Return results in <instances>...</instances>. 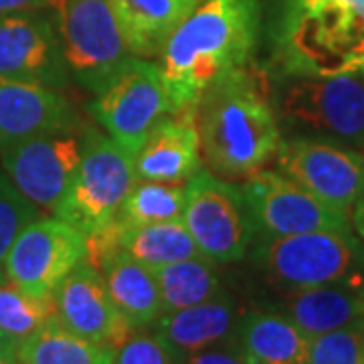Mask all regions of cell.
<instances>
[{
    "label": "cell",
    "instance_id": "cell-1",
    "mask_svg": "<svg viewBox=\"0 0 364 364\" xmlns=\"http://www.w3.org/2000/svg\"><path fill=\"white\" fill-rule=\"evenodd\" d=\"M257 33L259 0H203L158 55L172 109L196 107L215 83L247 69Z\"/></svg>",
    "mask_w": 364,
    "mask_h": 364
},
{
    "label": "cell",
    "instance_id": "cell-17",
    "mask_svg": "<svg viewBox=\"0 0 364 364\" xmlns=\"http://www.w3.org/2000/svg\"><path fill=\"white\" fill-rule=\"evenodd\" d=\"M138 181L186 182L203 168L196 107L166 116L134 158Z\"/></svg>",
    "mask_w": 364,
    "mask_h": 364
},
{
    "label": "cell",
    "instance_id": "cell-14",
    "mask_svg": "<svg viewBox=\"0 0 364 364\" xmlns=\"http://www.w3.org/2000/svg\"><path fill=\"white\" fill-rule=\"evenodd\" d=\"M0 77L63 90L71 81L53 14L43 11L0 16Z\"/></svg>",
    "mask_w": 364,
    "mask_h": 364
},
{
    "label": "cell",
    "instance_id": "cell-15",
    "mask_svg": "<svg viewBox=\"0 0 364 364\" xmlns=\"http://www.w3.org/2000/svg\"><path fill=\"white\" fill-rule=\"evenodd\" d=\"M55 320L69 332L95 344L119 348L130 338L132 326L119 314L102 273L83 259L53 294Z\"/></svg>",
    "mask_w": 364,
    "mask_h": 364
},
{
    "label": "cell",
    "instance_id": "cell-9",
    "mask_svg": "<svg viewBox=\"0 0 364 364\" xmlns=\"http://www.w3.org/2000/svg\"><path fill=\"white\" fill-rule=\"evenodd\" d=\"M191 237L203 257L231 263L247 255L255 225L241 186L200 168L186 181V205L182 213Z\"/></svg>",
    "mask_w": 364,
    "mask_h": 364
},
{
    "label": "cell",
    "instance_id": "cell-5",
    "mask_svg": "<svg viewBox=\"0 0 364 364\" xmlns=\"http://www.w3.org/2000/svg\"><path fill=\"white\" fill-rule=\"evenodd\" d=\"M253 261L284 291L346 282L364 284V249L352 229L259 235Z\"/></svg>",
    "mask_w": 364,
    "mask_h": 364
},
{
    "label": "cell",
    "instance_id": "cell-29",
    "mask_svg": "<svg viewBox=\"0 0 364 364\" xmlns=\"http://www.w3.org/2000/svg\"><path fill=\"white\" fill-rule=\"evenodd\" d=\"M39 215L41 208L35 203H31L0 170V267L16 235L28 223L39 219Z\"/></svg>",
    "mask_w": 364,
    "mask_h": 364
},
{
    "label": "cell",
    "instance_id": "cell-28",
    "mask_svg": "<svg viewBox=\"0 0 364 364\" xmlns=\"http://www.w3.org/2000/svg\"><path fill=\"white\" fill-rule=\"evenodd\" d=\"M308 364H364V318L310 338Z\"/></svg>",
    "mask_w": 364,
    "mask_h": 364
},
{
    "label": "cell",
    "instance_id": "cell-7",
    "mask_svg": "<svg viewBox=\"0 0 364 364\" xmlns=\"http://www.w3.org/2000/svg\"><path fill=\"white\" fill-rule=\"evenodd\" d=\"M53 21L71 79L100 93L132 55L109 0H51Z\"/></svg>",
    "mask_w": 364,
    "mask_h": 364
},
{
    "label": "cell",
    "instance_id": "cell-27",
    "mask_svg": "<svg viewBox=\"0 0 364 364\" xmlns=\"http://www.w3.org/2000/svg\"><path fill=\"white\" fill-rule=\"evenodd\" d=\"M55 318L53 298H35L11 284L0 282V334L21 344Z\"/></svg>",
    "mask_w": 364,
    "mask_h": 364
},
{
    "label": "cell",
    "instance_id": "cell-39",
    "mask_svg": "<svg viewBox=\"0 0 364 364\" xmlns=\"http://www.w3.org/2000/svg\"><path fill=\"white\" fill-rule=\"evenodd\" d=\"M360 73H363V75H364V69H363V71H360Z\"/></svg>",
    "mask_w": 364,
    "mask_h": 364
},
{
    "label": "cell",
    "instance_id": "cell-24",
    "mask_svg": "<svg viewBox=\"0 0 364 364\" xmlns=\"http://www.w3.org/2000/svg\"><path fill=\"white\" fill-rule=\"evenodd\" d=\"M116 348L69 332L51 318L21 342L18 364H114Z\"/></svg>",
    "mask_w": 364,
    "mask_h": 364
},
{
    "label": "cell",
    "instance_id": "cell-2",
    "mask_svg": "<svg viewBox=\"0 0 364 364\" xmlns=\"http://www.w3.org/2000/svg\"><path fill=\"white\" fill-rule=\"evenodd\" d=\"M200 150L223 178H247L277 152L282 128L267 81L249 69L221 79L196 104Z\"/></svg>",
    "mask_w": 364,
    "mask_h": 364
},
{
    "label": "cell",
    "instance_id": "cell-21",
    "mask_svg": "<svg viewBox=\"0 0 364 364\" xmlns=\"http://www.w3.org/2000/svg\"><path fill=\"white\" fill-rule=\"evenodd\" d=\"M233 344L247 364H308L310 336L277 310L243 314Z\"/></svg>",
    "mask_w": 364,
    "mask_h": 364
},
{
    "label": "cell",
    "instance_id": "cell-20",
    "mask_svg": "<svg viewBox=\"0 0 364 364\" xmlns=\"http://www.w3.org/2000/svg\"><path fill=\"white\" fill-rule=\"evenodd\" d=\"M134 57H158L172 33L195 13L203 0H109Z\"/></svg>",
    "mask_w": 364,
    "mask_h": 364
},
{
    "label": "cell",
    "instance_id": "cell-18",
    "mask_svg": "<svg viewBox=\"0 0 364 364\" xmlns=\"http://www.w3.org/2000/svg\"><path fill=\"white\" fill-rule=\"evenodd\" d=\"M239 318L233 301L219 296L191 308L162 312L156 320V334L181 360L193 352L231 342Z\"/></svg>",
    "mask_w": 364,
    "mask_h": 364
},
{
    "label": "cell",
    "instance_id": "cell-26",
    "mask_svg": "<svg viewBox=\"0 0 364 364\" xmlns=\"http://www.w3.org/2000/svg\"><path fill=\"white\" fill-rule=\"evenodd\" d=\"M186 205V184L182 182L136 181L117 210L116 221L124 225L182 219Z\"/></svg>",
    "mask_w": 364,
    "mask_h": 364
},
{
    "label": "cell",
    "instance_id": "cell-34",
    "mask_svg": "<svg viewBox=\"0 0 364 364\" xmlns=\"http://www.w3.org/2000/svg\"><path fill=\"white\" fill-rule=\"evenodd\" d=\"M18 346L21 344H16L14 340L0 334V364L18 363Z\"/></svg>",
    "mask_w": 364,
    "mask_h": 364
},
{
    "label": "cell",
    "instance_id": "cell-13",
    "mask_svg": "<svg viewBox=\"0 0 364 364\" xmlns=\"http://www.w3.org/2000/svg\"><path fill=\"white\" fill-rule=\"evenodd\" d=\"M83 130L51 132L0 154L2 172L41 210H53L77 170Z\"/></svg>",
    "mask_w": 364,
    "mask_h": 364
},
{
    "label": "cell",
    "instance_id": "cell-35",
    "mask_svg": "<svg viewBox=\"0 0 364 364\" xmlns=\"http://www.w3.org/2000/svg\"><path fill=\"white\" fill-rule=\"evenodd\" d=\"M0 282H4V269L0 267Z\"/></svg>",
    "mask_w": 364,
    "mask_h": 364
},
{
    "label": "cell",
    "instance_id": "cell-36",
    "mask_svg": "<svg viewBox=\"0 0 364 364\" xmlns=\"http://www.w3.org/2000/svg\"><path fill=\"white\" fill-rule=\"evenodd\" d=\"M360 150H363V152H360V154H363V158H364V146H363V148H360Z\"/></svg>",
    "mask_w": 364,
    "mask_h": 364
},
{
    "label": "cell",
    "instance_id": "cell-33",
    "mask_svg": "<svg viewBox=\"0 0 364 364\" xmlns=\"http://www.w3.org/2000/svg\"><path fill=\"white\" fill-rule=\"evenodd\" d=\"M350 227L354 229L352 233L356 235V239L360 241V245L364 249V195L358 198V203L352 208Z\"/></svg>",
    "mask_w": 364,
    "mask_h": 364
},
{
    "label": "cell",
    "instance_id": "cell-19",
    "mask_svg": "<svg viewBox=\"0 0 364 364\" xmlns=\"http://www.w3.org/2000/svg\"><path fill=\"white\" fill-rule=\"evenodd\" d=\"M363 286L346 282L289 289L282 294L277 312L287 316L304 334L314 338L364 318Z\"/></svg>",
    "mask_w": 364,
    "mask_h": 364
},
{
    "label": "cell",
    "instance_id": "cell-25",
    "mask_svg": "<svg viewBox=\"0 0 364 364\" xmlns=\"http://www.w3.org/2000/svg\"><path fill=\"white\" fill-rule=\"evenodd\" d=\"M154 275L162 299V312L191 308L225 296L217 263L203 255L164 265Z\"/></svg>",
    "mask_w": 364,
    "mask_h": 364
},
{
    "label": "cell",
    "instance_id": "cell-16",
    "mask_svg": "<svg viewBox=\"0 0 364 364\" xmlns=\"http://www.w3.org/2000/svg\"><path fill=\"white\" fill-rule=\"evenodd\" d=\"M77 128V114L59 90L0 77V154L35 136Z\"/></svg>",
    "mask_w": 364,
    "mask_h": 364
},
{
    "label": "cell",
    "instance_id": "cell-23",
    "mask_svg": "<svg viewBox=\"0 0 364 364\" xmlns=\"http://www.w3.org/2000/svg\"><path fill=\"white\" fill-rule=\"evenodd\" d=\"M112 229L119 249L152 272L170 263L200 255L195 239L191 237L182 219L150 225H124L114 221Z\"/></svg>",
    "mask_w": 364,
    "mask_h": 364
},
{
    "label": "cell",
    "instance_id": "cell-22",
    "mask_svg": "<svg viewBox=\"0 0 364 364\" xmlns=\"http://www.w3.org/2000/svg\"><path fill=\"white\" fill-rule=\"evenodd\" d=\"M93 267L102 273L109 298L132 330L156 324L162 314V299L152 269L122 249L109 253Z\"/></svg>",
    "mask_w": 364,
    "mask_h": 364
},
{
    "label": "cell",
    "instance_id": "cell-11",
    "mask_svg": "<svg viewBox=\"0 0 364 364\" xmlns=\"http://www.w3.org/2000/svg\"><path fill=\"white\" fill-rule=\"evenodd\" d=\"M87 259V237L57 217L35 219L16 235L2 261L4 277L35 298H53L69 273Z\"/></svg>",
    "mask_w": 364,
    "mask_h": 364
},
{
    "label": "cell",
    "instance_id": "cell-30",
    "mask_svg": "<svg viewBox=\"0 0 364 364\" xmlns=\"http://www.w3.org/2000/svg\"><path fill=\"white\" fill-rule=\"evenodd\" d=\"M114 364H181V360L156 332H132L116 350Z\"/></svg>",
    "mask_w": 364,
    "mask_h": 364
},
{
    "label": "cell",
    "instance_id": "cell-6",
    "mask_svg": "<svg viewBox=\"0 0 364 364\" xmlns=\"http://www.w3.org/2000/svg\"><path fill=\"white\" fill-rule=\"evenodd\" d=\"M134 158L107 134L85 126L77 170L53 215L85 237L102 233L116 221L124 198L138 181Z\"/></svg>",
    "mask_w": 364,
    "mask_h": 364
},
{
    "label": "cell",
    "instance_id": "cell-12",
    "mask_svg": "<svg viewBox=\"0 0 364 364\" xmlns=\"http://www.w3.org/2000/svg\"><path fill=\"white\" fill-rule=\"evenodd\" d=\"M241 191L251 210L255 233L286 237L352 229L348 215L328 207L279 170H257L247 176Z\"/></svg>",
    "mask_w": 364,
    "mask_h": 364
},
{
    "label": "cell",
    "instance_id": "cell-4",
    "mask_svg": "<svg viewBox=\"0 0 364 364\" xmlns=\"http://www.w3.org/2000/svg\"><path fill=\"white\" fill-rule=\"evenodd\" d=\"M273 109L279 128L360 150L364 146V75L273 77Z\"/></svg>",
    "mask_w": 364,
    "mask_h": 364
},
{
    "label": "cell",
    "instance_id": "cell-10",
    "mask_svg": "<svg viewBox=\"0 0 364 364\" xmlns=\"http://www.w3.org/2000/svg\"><path fill=\"white\" fill-rule=\"evenodd\" d=\"M275 166L328 207L348 217L364 195V158L344 144L294 136L279 142Z\"/></svg>",
    "mask_w": 364,
    "mask_h": 364
},
{
    "label": "cell",
    "instance_id": "cell-38",
    "mask_svg": "<svg viewBox=\"0 0 364 364\" xmlns=\"http://www.w3.org/2000/svg\"><path fill=\"white\" fill-rule=\"evenodd\" d=\"M6 364H18V363H6Z\"/></svg>",
    "mask_w": 364,
    "mask_h": 364
},
{
    "label": "cell",
    "instance_id": "cell-8",
    "mask_svg": "<svg viewBox=\"0 0 364 364\" xmlns=\"http://www.w3.org/2000/svg\"><path fill=\"white\" fill-rule=\"evenodd\" d=\"M90 112L105 134L134 156L150 132L174 114L160 65L134 55L95 93Z\"/></svg>",
    "mask_w": 364,
    "mask_h": 364
},
{
    "label": "cell",
    "instance_id": "cell-31",
    "mask_svg": "<svg viewBox=\"0 0 364 364\" xmlns=\"http://www.w3.org/2000/svg\"><path fill=\"white\" fill-rule=\"evenodd\" d=\"M181 364H247L239 354L237 346L231 342H225L219 346H210L205 350L193 352L181 358Z\"/></svg>",
    "mask_w": 364,
    "mask_h": 364
},
{
    "label": "cell",
    "instance_id": "cell-32",
    "mask_svg": "<svg viewBox=\"0 0 364 364\" xmlns=\"http://www.w3.org/2000/svg\"><path fill=\"white\" fill-rule=\"evenodd\" d=\"M51 0H0V16L2 14L28 13V11H45Z\"/></svg>",
    "mask_w": 364,
    "mask_h": 364
},
{
    "label": "cell",
    "instance_id": "cell-37",
    "mask_svg": "<svg viewBox=\"0 0 364 364\" xmlns=\"http://www.w3.org/2000/svg\"><path fill=\"white\" fill-rule=\"evenodd\" d=\"M363 299H364V286H363Z\"/></svg>",
    "mask_w": 364,
    "mask_h": 364
},
{
    "label": "cell",
    "instance_id": "cell-3",
    "mask_svg": "<svg viewBox=\"0 0 364 364\" xmlns=\"http://www.w3.org/2000/svg\"><path fill=\"white\" fill-rule=\"evenodd\" d=\"M364 69V0H282L272 77H332Z\"/></svg>",
    "mask_w": 364,
    "mask_h": 364
}]
</instances>
